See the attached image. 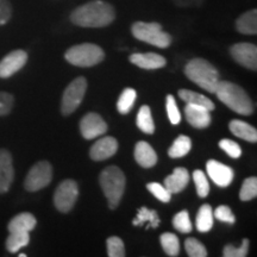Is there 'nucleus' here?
Instances as JSON below:
<instances>
[{
	"instance_id": "obj_41",
	"label": "nucleus",
	"mask_w": 257,
	"mask_h": 257,
	"mask_svg": "<svg viewBox=\"0 0 257 257\" xmlns=\"http://www.w3.org/2000/svg\"><path fill=\"white\" fill-rule=\"evenodd\" d=\"M15 104L14 95L8 92H0V117L11 112Z\"/></svg>"
},
{
	"instance_id": "obj_29",
	"label": "nucleus",
	"mask_w": 257,
	"mask_h": 257,
	"mask_svg": "<svg viewBox=\"0 0 257 257\" xmlns=\"http://www.w3.org/2000/svg\"><path fill=\"white\" fill-rule=\"evenodd\" d=\"M137 93L134 88H125L123 93H121L119 99L117 102L118 112L121 114H126L131 111L133 106L136 101Z\"/></svg>"
},
{
	"instance_id": "obj_27",
	"label": "nucleus",
	"mask_w": 257,
	"mask_h": 257,
	"mask_svg": "<svg viewBox=\"0 0 257 257\" xmlns=\"http://www.w3.org/2000/svg\"><path fill=\"white\" fill-rule=\"evenodd\" d=\"M136 124L138 128H141L144 134H154V131H155V124H154L152 111H150L149 106L144 105L140 108V111L137 113Z\"/></svg>"
},
{
	"instance_id": "obj_6",
	"label": "nucleus",
	"mask_w": 257,
	"mask_h": 257,
	"mask_svg": "<svg viewBox=\"0 0 257 257\" xmlns=\"http://www.w3.org/2000/svg\"><path fill=\"white\" fill-rule=\"evenodd\" d=\"M133 35L138 41L146 42L161 49H166L172 43V36L162 30L159 23H146V22H136L131 28Z\"/></svg>"
},
{
	"instance_id": "obj_38",
	"label": "nucleus",
	"mask_w": 257,
	"mask_h": 257,
	"mask_svg": "<svg viewBox=\"0 0 257 257\" xmlns=\"http://www.w3.org/2000/svg\"><path fill=\"white\" fill-rule=\"evenodd\" d=\"M166 108H167V113H168L169 120L173 125H176L180 123L181 120V114H180L178 104H176L175 98L172 94L167 95L166 98Z\"/></svg>"
},
{
	"instance_id": "obj_9",
	"label": "nucleus",
	"mask_w": 257,
	"mask_h": 257,
	"mask_svg": "<svg viewBox=\"0 0 257 257\" xmlns=\"http://www.w3.org/2000/svg\"><path fill=\"white\" fill-rule=\"evenodd\" d=\"M79 197V186L74 180H64L57 186L54 194L55 207L62 213L69 212L75 205Z\"/></svg>"
},
{
	"instance_id": "obj_42",
	"label": "nucleus",
	"mask_w": 257,
	"mask_h": 257,
	"mask_svg": "<svg viewBox=\"0 0 257 257\" xmlns=\"http://www.w3.org/2000/svg\"><path fill=\"white\" fill-rule=\"evenodd\" d=\"M12 16V6L9 0H0V27L5 25Z\"/></svg>"
},
{
	"instance_id": "obj_32",
	"label": "nucleus",
	"mask_w": 257,
	"mask_h": 257,
	"mask_svg": "<svg viewBox=\"0 0 257 257\" xmlns=\"http://www.w3.org/2000/svg\"><path fill=\"white\" fill-rule=\"evenodd\" d=\"M173 226L181 233H189L193 229L192 221L189 219V214L187 211H181L176 213L173 218Z\"/></svg>"
},
{
	"instance_id": "obj_8",
	"label": "nucleus",
	"mask_w": 257,
	"mask_h": 257,
	"mask_svg": "<svg viewBox=\"0 0 257 257\" xmlns=\"http://www.w3.org/2000/svg\"><path fill=\"white\" fill-rule=\"evenodd\" d=\"M53 180V167L48 161H40L29 170L24 187L29 192H37L46 188Z\"/></svg>"
},
{
	"instance_id": "obj_21",
	"label": "nucleus",
	"mask_w": 257,
	"mask_h": 257,
	"mask_svg": "<svg viewBox=\"0 0 257 257\" xmlns=\"http://www.w3.org/2000/svg\"><path fill=\"white\" fill-rule=\"evenodd\" d=\"M230 131L236 137L242 138L244 141H248V142L256 143L257 142V131L256 128L251 126V125L245 123L243 120L233 119L230 121Z\"/></svg>"
},
{
	"instance_id": "obj_10",
	"label": "nucleus",
	"mask_w": 257,
	"mask_h": 257,
	"mask_svg": "<svg viewBox=\"0 0 257 257\" xmlns=\"http://www.w3.org/2000/svg\"><path fill=\"white\" fill-rule=\"evenodd\" d=\"M232 59L248 69H257V47L252 43H236L230 48Z\"/></svg>"
},
{
	"instance_id": "obj_35",
	"label": "nucleus",
	"mask_w": 257,
	"mask_h": 257,
	"mask_svg": "<svg viewBox=\"0 0 257 257\" xmlns=\"http://www.w3.org/2000/svg\"><path fill=\"white\" fill-rule=\"evenodd\" d=\"M107 245V255L110 257H124L125 256V246L123 240L119 237H110L106 242Z\"/></svg>"
},
{
	"instance_id": "obj_19",
	"label": "nucleus",
	"mask_w": 257,
	"mask_h": 257,
	"mask_svg": "<svg viewBox=\"0 0 257 257\" xmlns=\"http://www.w3.org/2000/svg\"><path fill=\"white\" fill-rule=\"evenodd\" d=\"M135 160L143 168H152L157 163V154L149 143L141 141L135 148Z\"/></svg>"
},
{
	"instance_id": "obj_34",
	"label": "nucleus",
	"mask_w": 257,
	"mask_h": 257,
	"mask_svg": "<svg viewBox=\"0 0 257 257\" xmlns=\"http://www.w3.org/2000/svg\"><path fill=\"white\" fill-rule=\"evenodd\" d=\"M185 248L188 256L191 257H206L207 250L200 240L197 238H187L185 242Z\"/></svg>"
},
{
	"instance_id": "obj_36",
	"label": "nucleus",
	"mask_w": 257,
	"mask_h": 257,
	"mask_svg": "<svg viewBox=\"0 0 257 257\" xmlns=\"http://www.w3.org/2000/svg\"><path fill=\"white\" fill-rule=\"evenodd\" d=\"M147 189L152 193L154 197L162 202H169L170 199H172V193L159 182H150V184L147 185Z\"/></svg>"
},
{
	"instance_id": "obj_26",
	"label": "nucleus",
	"mask_w": 257,
	"mask_h": 257,
	"mask_svg": "<svg viewBox=\"0 0 257 257\" xmlns=\"http://www.w3.org/2000/svg\"><path fill=\"white\" fill-rule=\"evenodd\" d=\"M192 148V141L188 136L180 135V136L174 141L172 147L169 148L168 155L172 159H180L187 155Z\"/></svg>"
},
{
	"instance_id": "obj_1",
	"label": "nucleus",
	"mask_w": 257,
	"mask_h": 257,
	"mask_svg": "<svg viewBox=\"0 0 257 257\" xmlns=\"http://www.w3.org/2000/svg\"><path fill=\"white\" fill-rule=\"evenodd\" d=\"M115 18L113 6L102 0H93L75 9L70 15L73 24L81 28H104Z\"/></svg>"
},
{
	"instance_id": "obj_17",
	"label": "nucleus",
	"mask_w": 257,
	"mask_h": 257,
	"mask_svg": "<svg viewBox=\"0 0 257 257\" xmlns=\"http://www.w3.org/2000/svg\"><path fill=\"white\" fill-rule=\"evenodd\" d=\"M130 62L142 69H160L166 66L167 61L163 56L155 53H135L130 56Z\"/></svg>"
},
{
	"instance_id": "obj_12",
	"label": "nucleus",
	"mask_w": 257,
	"mask_h": 257,
	"mask_svg": "<svg viewBox=\"0 0 257 257\" xmlns=\"http://www.w3.org/2000/svg\"><path fill=\"white\" fill-rule=\"evenodd\" d=\"M28 54L24 50H14L0 61V78L8 79L15 75L27 64Z\"/></svg>"
},
{
	"instance_id": "obj_22",
	"label": "nucleus",
	"mask_w": 257,
	"mask_h": 257,
	"mask_svg": "<svg viewBox=\"0 0 257 257\" xmlns=\"http://www.w3.org/2000/svg\"><path fill=\"white\" fill-rule=\"evenodd\" d=\"M237 31L243 35L257 34V10H250L240 15L236 21Z\"/></svg>"
},
{
	"instance_id": "obj_31",
	"label": "nucleus",
	"mask_w": 257,
	"mask_h": 257,
	"mask_svg": "<svg viewBox=\"0 0 257 257\" xmlns=\"http://www.w3.org/2000/svg\"><path fill=\"white\" fill-rule=\"evenodd\" d=\"M257 197V179L255 176L244 180L239 192V199L242 201L252 200Z\"/></svg>"
},
{
	"instance_id": "obj_15",
	"label": "nucleus",
	"mask_w": 257,
	"mask_h": 257,
	"mask_svg": "<svg viewBox=\"0 0 257 257\" xmlns=\"http://www.w3.org/2000/svg\"><path fill=\"white\" fill-rule=\"evenodd\" d=\"M118 142L114 137L107 136L100 138L93 144L89 150V156L94 161H104L110 159L117 153Z\"/></svg>"
},
{
	"instance_id": "obj_18",
	"label": "nucleus",
	"mask_w": 257,
	"mask_h": 257,
	"mask_svg": "<svg viewBox=\"0 0 257 257\" xmlns=\"http://www.w3.org/2000/svg\"><path fill=\"white\" fill-rule=\"evenodd\" d=\"M189 182V173L186 168L179 167L175 168L172 174L167 176L165 179V184L163 186L172 193V194H178V193L182 192L187 187Z\"/></svg>"
},
{
	"instance_id": "obj_5",
	"label": "nucleus",
	"mask_w": 257,
	"mask_h": 257,
	"mask_svg": "<svg viewBox=\"0 0 257 257\" xmlns=\"http://www.w3.org/2000/svg\"><path fill=\"white\" fill-rule=\"evenodd\" d=\"M64 57L70 64L76 67H93L100 63L105 57L104 50L93 43H82L69 48Z\"/></svg>"
},
{
	"instance_id": "obj_2",
	"label": "nucleus",
	"mask_w": 257,
	"mask_h": 257,
	"mask_svg": "<svg viewBox=\"0 0 257 257\" xmlns=\"http://www.w3.org/2000/svg\"><path fill=\"white\" fill-rule=\"evenodd\" d=\"M218 99L230 110L243 115L252 113V101L242 87L230 81H219L216 92Z\"/></svg>"
},
{
	"instance_id": "obj_11",
	"label": "nucleus",
	"mask_w": 257,
	"mask_h": 257,
	"mask_svg": "<svg viewBox=\"0 0 257 257\" xmlns=\"http://www.w3.org/2000/svg\"><path fill=\"white\" fill-rule=\"evenodd\" d=\"M107 131V124L98 113H87L80 121V133L85 140L100 137Z\"/></svg>"
},
{
	"instance_id": "obj_23",
	"label": "nucleus",
	"mask_w": 257,
	"mask_h": 257,
	"mask_svg": "<svg viewBox=\"0 0 257 257\" xmlns=\"http://www.w3.org/2000/svg\"><path fill=\"white\" fill-rule=\"evenodd\" d=\"M147 224L146 229L148 230L149 227H159L160 225V218H159V213L154 210H149V208L143 206L141 207L137 212V216L135 219L133 220V225L134 226H142L143 224Z\"/></svg>"
},
{
	"instance_id": "obj_43",
	"label": "nucleus",
	"mask_w": 257,
	"mask_h": 257,
	"mask_svg": "<svg viewBox=\"0 0 257 257\" xmlns=\"http://www.w3.org/2000/svg\"><path fill=\"white\" fill-rule=\"evenodd\" d=\"M19 257H27V255H25V253H21V255H19Z\"/></svg>"
},
{
	"instance_id": "obj_16",
	"label": "nucleus",
	"mask_w": 257,
	"mask_h": 257,
	"mask_svg": "<svg viewBox=\"0 0 257 257\" xmlns=\"http://www.w3.org/2000/svg\"><path fill=\"white\" fill-rule=\"evenodd\" d=\"M186 119L188 123L195 128H205L210 126L211 124V114L207 108L202 107V106L186 104L185 107Z\"/></svg>"
},
{
	"instance_id": "obj_40",
	"label": "nucleus",
	"mask_w": 257,
	"mask_h": 257,
	"mask_svg": "<svg viewBox=\"0 0 257 257\" xmlns=\"http://www.w3.org/2000/svg\"><path fill=\"white\" fill-rule=\"evenodd\" d=\"M213 216L217 218L218 220L224 221V223L229 224H234L236 221V218H234V214L231 211V208L226 205H220L216 208V211L213 212Z\"/></svg>"
},
{
	"instance_id": "obj_7",
	"label": "nucleus",
	"mask_w": 257,
	"mask_h": 257,
	"mask_svg": "<svg viewBox=\"0 0 257 257\" xmlns=\"http://www.w3.org/2000/svg\"><path fill=\"white\" fill-rule=\"evenodd\" d=\"M86 89H87V80L82 76L76 78L69 83L61 101V112L63 115L72 114L79 107L85 96Z\"/></svg>"
},
{
	"instance_id": "obj_24",
	"label": "nucleus",
	"mask_w": 257,
	"mask_h": 257,
	"mask_svg": "<svg viewBox=\"0 0 257 257\" xmlns=\"http://www.w3.org/2000/svg\"><path fill=\"white\" fill-rule=\"evenodd\" d=\"M179 96L186 102V104L202 106V107L207 108L210 112L212 110H214L213 101H212L211 99H208L207 96L200 94V93H195L193 91H189V89H180Z\"/></svg>"
},
{
	"instance_id": "obj_25",
	"label": "nucleus",
	"mask_w": 257,
	"mask_h": 257,
	"mask_svg": "<svg viewBox=\"0 0 257 257\" xmlns=\"http://www.w3.org/2000/svg\"><path fill=\"white\" fill-rule=\"evenodd\" d=\"M195 225L200 232H208L212 229V226H213V210H212L211 205L205 204L199 208Z\"/></svg>"
},
{
	"instance_id": "obj_14",
	"label": "nucleus",
	"mask_w": 257,
	"mask_h": 257,
	"mask_svg": "<svg viewBox=\"0 0 257 257\" xmlns=\"http://www.w3.org/2000/svg\"><path fill=\"white\" fill-rule=\"evenodd\" d=\"M14 178L15 169L11 154L6 149H0V194L9 191Z\"/></svg>"
},
{
	"instance_id": "obj_39",
	"label": "nucleus",
	"mask_w": 257,
	"mask_h": 257,
	"mask_svg": "<svg viewBox=\"0 0 257 257\" xmlns=\"http://www.w3.org/2000/svg\"><path fill=\"white\" fill-rule=\"evenodd\" d=\"M219 147L232 159H238L242 155V149L236 142L231 140H221L219 142Z\"/></svg>"
},
{
	"instance_id": "obj_13",
	"label": "nucleus",
	"mask_w": 257,
	"mask_h": 257,
	"mask_svg": "<svg viewBox=\"0 0 257 257\" xmlns=\"http://www.w3.org/2000/svg\"><path fill=\"white\" fill-rule=\"evenodd\" d=\"M207 174L218 187H229L233 181L234 173L231 167L223 165L216 160H210L206 165Z\"/></svg>"
},
{
	"instance_id": "obj_33",
	"label": "nucleus",
	"mask_w": 257,
	"mask_h": 257,
	"mask_svg": "<svg viewBox=\"0 0 257 257\" xmlns=\"http://www.w3.org/2000/svg\"><path fill=\"white\" fill-rule=\"evenodd\" d=\"M193 181H194L195 187H197V193L200 198H206L210 193V184L208 180L205 176V173L202 170L198 169L193 173Z\"/></svg>"
},
{
	"instance_id": "obj_30",
	"label": "nucleus",
	"mask_w": 257,
	"mask_h": 257,
	"mask_svg": "<svg viewBox=\"0 0 257 257\" xmlns=\"http://www.w3.org/2000/svg\"><path fill=\"white\" fill-rule=\"evenodd\" d=\"M161 245L168 256H178L180 251V243L179 238L175 233L166 232L161 234Z\"/></svg>"
},
{
	"instance_id": "obj_20",
	"label": "nucleus",
	"mask_w": 257,
	"mask_h": 257,
	"mask_svg": "<svg viewBox=\"0 0 257 257\" xmlns=\"http://www.w3.org/2000/svg\"><path fill=\"white\" fill-rule=\"evenodd\" d=\"M37 220L34 217V214L29 212H23L17 216L12 218L8 225V229L10 232H29L36 227Z\"/></svg>"
},
{
	"instance_id": "obj_4",
	"label": "nucleus",
	"mask_w": 257,
	"mask_h": 257,
	"mask_svg": "<svg viewBox=\"0 0 257 257\" xmlns=\"http://www.w3.org/2000/svg\"><path fill=\"white\" fill-rule=\"evenodd\" d=\"M99 181H100L102 192L107 199L108 207L114 210L119 205L125 191L126 179H125L124 173L119 169V167L110 166L102 170Z\"/></svg>"
},
{
	"instance_id": "obj_28",
	"label": "nucleus",
	"mask_w": 257,
	"mask_h": 257,
	"mask_svg": "<svg viewBox=\"0 0 257 257\" xmlns=\"http://www.w3.org/2000/svg\"><path fill=\"white\" fill-rule=\"evenodd\" d=\"M30 243V234L29 232H10L6 239V249L9 252H17Z\"/></svg>"
},
{
	"instance_id": "obj_3",
	"label": "nucleus",
	"mask_w": 257,
	"mask_h": 257,
	"mask_svg": "<svg viewBox=\"0 0 257 257\" xmlns=\"http://www.w3.org/2000/svg\"><path fill=\"white\" fill-rule=\"evenodd\" d=\"M185 74L191 81L210 93L216 92L218 83L220 81L218 70L204 59H193L189 61L185 67Z\"/></svg>"
},
{
	"instance_id": "obj_37",
	"label": "nucleus",
	"mask_w": 257,
	"mask_h": 257,
	"mask_svg": "<svg viewBox=\"0 0 257 257\" xmlns=\"http://www.w3.org/2000/svg\"><path fill=\"white\" fill-rule=\"evenodd\" d=\"M249 250V239H243L242 244L239 248L232 245V244H227L223 249V256L225 257H245L248 255Z\"/></svg>"
}]
</instances>
